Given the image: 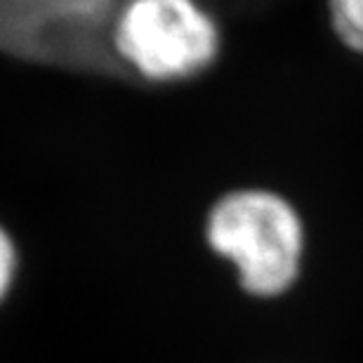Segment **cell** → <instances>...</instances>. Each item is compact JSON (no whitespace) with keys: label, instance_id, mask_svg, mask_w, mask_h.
I'll return each mask as SVG.
<instances>
[{"label":"cell","instance_id":"obj_1","mask_svg":"<svg viewBox=\"0 0 363 363\" xmlns=\"http://www.w3.org/2000/svg\"><path fill=\"white\" fill-rule=\"evenodd\" d=\"M208 243L236 267L241 286L272 297L300 274L304 229L297 210L267 189H238L222 196L208 215Z\"/></svg>","mask_w":363,"mask_h":363},{"label":"cell","instance_id":"obj_2","mask_svg":"<svg viewBox=\"0 0 363 363\" xmlns=\"http://www.w3.org/2000/svg\"><path fill=\"white\" fill-rule=\"evenodd\" d=\"M220 43L215 19L196 0H128L111 28L116 60L156 83L199 76Z\"/></svg>","mask_w":363,"mask_h":363},{"label":"cell","instance_id":"obj_3","mask_svg":"<svg viewBox=\"0 0 363 363\" xmlns=\"http://www.w3.org/2000/svg\"><path fill=\"white\" fill-rule=\"evenodd\" d=\"M121 0H0V52L57 67L108 64Z\"/></svg>","mask_w":363,"mask_h":363},{"label":"cell","instance_id":"obj_4","mask_svg":"<svg viewBox=\"0 0 363 363\" xmlns=\"http://www.w3.org/2000/svg\"><path fill=\"white\" fill-rule=\"evenodd\" d=\"M328 12L337 38L363 55V0H328Z\"/></svg>","mask_w":363,"mask_h":363},{"label":"cell","instance_id":"obj_5","mask_svg":"<svg viewBox=\"0 0 363 363\" xmlns=\"http://www.w3.org/2000/svg\"><path fill=\"white\" fill-rule=\"evenodd\" d=\"M12 269H14V250L7 234L0 229V297L5 295L7 286H10Z\"/></svg>","mask_w":363,"mask_h":363}]
</instances>
